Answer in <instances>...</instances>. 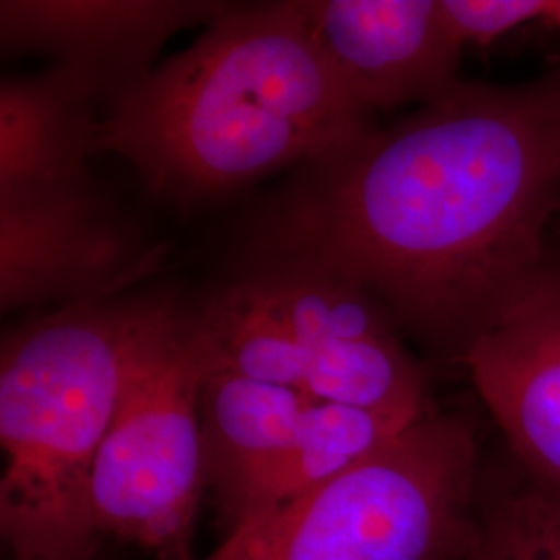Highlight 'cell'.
<instances>
[{
  "instance_id": "6da1fadb",
  "label": "cell",
  "mask_w": 560,
  "mask_h": 560,
  "mask_svg": "<svg viewBox=\"0 0 560 560\" xmlns=\"http://www.w3.org/2000/svg\"><path fill=\"white\" fill-rule=\"evenodd\" d=\"M560 212V80L459 81L314 164L258 254L330 268L446 360L544 258Z\"/></svg>"
},
{
  "instance_id": "7a4b0ae2",
  "label": "cell",
  "mask_w": 560,
  "mask_h": 560,
  "mask_svg": "<svg viewBox=\"0 0 560 560\" xmlns=\"http://www.w3.org/2000/svg\"><path fill=\"white\" fill-rule=\"evenodd\" d=\"M96 152L173 200L233 189L368 140L372 113L316 40L303 0L231 4L189 48L106 104Z\"/></svg>"
},
{
  "instance_id": "3957f363",
  "label": "cell",
  "mask_w": 560,
  "mask_h": 560,
  "mask_svg": "<svg viewBox=\"0 0 560 560\" xmlns=\"http://www.w3.org/2000/svg\"><path fill=\"white\" fill-rule=\"evenodd\" d=\"M179 314L166 301H94L4 335L0 534L11 560H101L94 460L138 361Z\"/></svg>"
},
{
  "instance_id": "277c9868",
  "label": "cell",
  "mask_w": 560,
  "mask_h": 560,
  "mask_svg": "<svg viewBox=\"0 0 560 560\" xmlns=\"http://www.w3.org/2000/svg\"><path fill=\"white\" fill-rule=\"evenodd\" d=\"M480 474L474 423L430 409L339 478L226 534L201 560H463Z\"/></svg>"
},
{
  "instance_id": "5b68a950",
  "label": "cell",
  "mask_w": 560,
  "mask_h": 560,
  "mask_svg": "<svg viewBox=\"0 0 560 560\" xmlns=\"http://www.w3.org/2000/svg\"><path fill=\"white\" fill-rule=\"evenodd\" d=\"M210 374L180 312L138 361L94 460L90 509L102 540L136 544L159 560H194L208 492L200 397Z\"/></svg>"
},
{
  "instance_id": "8992f818",
  "label": "cell",
  "mask_w": 560,
  "mask_h": 560,
  "mask_svg": "<svg viewBox=\"0 0 560 560\" xmlns=\"http://www.w3.org/2000/svg\"><path fill=\"white\" fill-rule=\"evenodd\" d=\"M240 282L293 345L307 395L413 423L432 407L420 363L378 301L312 261L258 254Z\"/></svg>"
},
{
  "instance_id": "52a82bcc",
  "label": "cell",
  "mask_w": 560,
  "mask_h": 560,
  "mask_svg": "<svg viewBox=\"0 0 560 560\" xmlns=\"http://www.w3.org/2000/svg\"><path fill=\"white\" fill-rule=\"evenodd\" d=\"M465 365L515 463L560 492V266L544 261L465 349Z\"/></svg>"
},
{
  "instance_id": "ba28073f",
  "label": "cell",
  "mask_w": 560,
  "mask_h": 560,
  "mask_svg": "<svg viewBox=\"0 0 560 560\" xmlns=\"http://www.w3.org/2000/svg\"><path fill=\"white\" fill-rule=\"evenodd\" d=\"M324 55L370 110L430 104L459 83L463 42L441 0H303Z\"/></svg>"
},
{
  "instance_id": "9c48e42d",
  "label": "cell",
  "mask_w": 560,
  "mask_h": 560,
  "mask_svg": "<svg viewBox=\"0 0 560 560\" xmlns=\"http://www.w3.org/2000/svg\"><path fill=\"white\" fill-rule=\"evenodd\" d=\"M150 258L92 189L0 206V305L108 300Z\"/></svg>"
},
{
  "instance_id": "30bf717a",
  "label": "cell",
  "mask_w": 560,
  "mask_h": 560,
  "mask_svg": "<svg viewBox=\"0 0 560 560\" xmlns=\"http://www.w3.org/2000/svg\"><path fill=\"white\" fill-rule=\"evenodd\" d=\"M214 0H2L4 50H38L101 88L106 104L145 80L180 30L210 25L229 9Z\"/></svg>"
},
{
  "instance_id": "8fae6325",
  "label": "cell",
  "mask_w": 560,
  "mask_h": 560,
  "mask_svg": "<svg viewBox=\"0 0 560 560\" xmlns=\"http://www.w3.org/2000/svg\"><path fill=\"white\" fill-rule=\"evenodd\" d=\"M101 88L69 65L0 85V206L92 189Z\"/></svg>"
},
{
  "instance_id": "7c38bea8",
  "label": "cell",
  "mask_w": 560,
  "mask_h": 560,
  "mask_svg": "<svg viewBox=\"0 0 560 560\" xmlns=\"http://www.w3.org/2000/svg\"><path fill=\"white\" fill-rule=\"evenodd\" d=\"M314 397L217 372L201 386L206 483L219 515L291 441Z\"/></svg>"
},
{
  "instance_id": "4fadbf2b",
  "label": "cell",
  "mask_w": 560,
  "mask_h": 560,
  "mask_svg": "<svg viewBox=\"0 0 560 560\" xmlns=\"http://www.w3.org/2000/svg\"><path fill=\"white\" fill-rule=\"evenodd\" d=\"M409 425L365 409L314 402L291 441L219 515L224 532L231 534L339 478Z\"/></svg>"
},
{
  "instance_id": "5bb4252c",
  "label": "cell",
  "mask_w": 560,
  "mask_h": 560,
  "mask_svg": "<svg viewBox=\"0 0 560 560\" xmlns=\"http://www.w3.org/2000/svg\"><path fill=\"white\" fill-rule=\"evenodd\" d=\"M463 560H560V492L520 465L509 480L480 474L474 540Z\"/></svg>"
},
{
  "instance_id": "9a60e30c",
  "label": "cell",
  "mask_w": 560,
  "mask_h": 560,
  "mask_svg": "<svg viewBox=\"0 0 560 560\" xmlns=\"http://www.w3.org/2000/svg\"><path fill=\"white\" fill-rule=\"evenodd\" d=\"M463 46L486 48L529 21H546L555 0H441Z\"/></svg>"
},
{
  "instance_id": "2e32d148",
  "label": "cell",
  "mask_w": 560,
  "mask_h": 560,
  "mask_svg": "<svg viewBox=\"0 0 560 560\" xmlns=\"http://www.w3.org/2000/svg\"><path fill=\"white\" fill-rule=\"evenodd\" d=\"M546 23H550V25H555V27H559L560 30V0H555L552 11H550V15L546 18Z\"/></svg>"
}]
</instances>
